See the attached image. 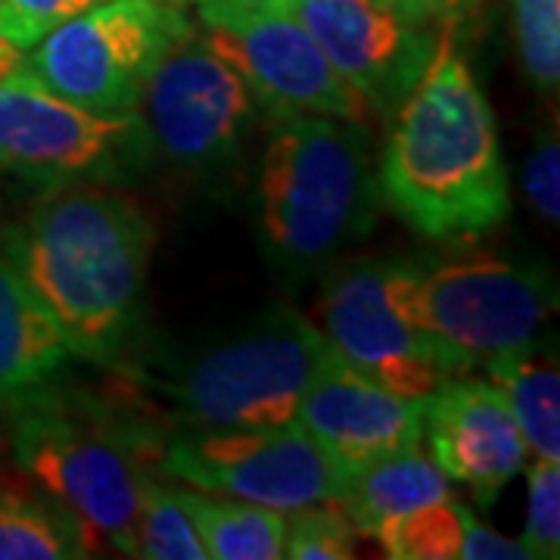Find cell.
I'll return each instance as SVG.
<instances>
[{
	"label": "cell",
	"mask_w": 560,
	"mask_h": 560,
	"mask_svg": "<svg viewBox=\"0 0 560 560\" xmlns=\"http://www.w3.org/2000/svg\"><path fill=\"white\" fill-rule=\"evenodd\" d=\"M101 3L106 0H0V38L28 50L57 25L75 20Z\"/></svg>",
	"instance_id": "cell-26"
},
{
	"label": "cell",
	"mask_w": 560,
	"mask_h": 560,
	"mask_svg": "<svg viewBox=\"0 0 560 560\" xmlns=\"http://www.w3.org/2000/svg\"><path fill=\"white\" fill-rule=\"evenodd\" d=\"M377 3L389 7V10H396V13H401V16H408V7H405V0H377ZM408 20H411V16H408Z\"/></svg>",
	"instance_id": "cell-31"
},
{
	"label": "cell",
	"mask_w": 560,
	"mask_h": 560,
	"mask_svg": "<svg viewBox=\"0 0 560 560\" xmlns=\"http://www.w3.org/2000/svg\"><path fill=\"white\" fill-rule=\"evenodd\" d=\"M296 427L318 442L342 477H349L371 460L420 445L423 399L383 389L334 352L302 396Z\"/></svg>",
	"instance_id": "cell-15"
},
{
	"label": "cell",
	"mask_w": 560,
	"mask_h": 560,
	"mask_svg": "<svg viewBox=\"0 0 560 560\" xmlns=\"http://www.w3.org/2000/svg\"><path fill=\"white\" fill-rule=\"evenodd\" d=\"M190 35L180 0H106L47 32L25 66L88 109L135 113L160 62Z\"/></svg>",
	"instance_id": "cell-8"
},
{
	"label": "cell",
	"mask_w": 560,
	"mask_h": 560,
	"mask_svg": "<svg viewBox=\"0 0 560 560\" xmlns=\"http://www.w3.org/2000/svg\"><path fill=\"white\" fill-rule=\"evenodd\" d=\"M330 355L315 320L275 305L180 359L131 368V396L175 430H275L296 423Z\"/></svg>",
	"instance_id": "cell-5"
},
{
	"label": "cell",
	"mask_w": 560,
	"mask_h": 560,
	"mask_svg": "<svg viewBox=\"0 0 560 560\" xmlns=\"http://www.w3.org/2000/svg\"><path fill=\"white\" fill-rule=\"evenodd\" d=\"M408 16L433 28H452L458 32L464 22L470 20L482 7V0H405Z\"/></svg>",
	"instance_id": "cell-29"
},
{
	"label": "cell",
	"mask_w": 560,
	"mask_h": 560,
	"mask_svg": "<svg viewBox=\"0 0 560 560\" xmlns=\"http://www.w3.org/2000/svg\"><path fill=\"white\" fill-rule=\"evenodd\" d=\"M153 160L147 121L101 113L47 88L22 57L0 75V168L40 190L135 180Z\"/></svg>",
	"instance_id": "cell-6"
},
{
	"label": "cell",
	"mask_w": 560,
	"mask_h": 560,
	"mask_svg": "<svg viewBox=\"0 0 560 560\" xmlns=\"http://www.w3.org/2000/svg\"><path fill=\"white\" fill-rule=\"evenodd\" d=\"M359 529L337 501H312L287 511L283 558L349 560L359 555Z\"/></svg>",
	"instance_id": "cell-23"
},
{
	"label": "cell",
	"mask_w": 560,
	"mask_h": 560,
	"mask_svg": "<svg viewBox=\"0 0 560 560\" xmlns=\"http://www.w3.org/2000/svg\"><path fill=\"white\" fill-rule=\"evenodd\" d=\"M69 359L60 327L0 246V405L10 408L54 383Z\"/></svg>",
	"instance_id": "cell-16"
},
{
	"label": "cell",
	"mask_w": 560,
	"mask_h": 560,
	"mask_svg": "<svg viewBox=\"0 0 560 560\" xmlns=\"http://www.w3.org/2000/svg\"><path fill=\"white\" fill-rule=\"evenodd\" d=\"M165 427L135 396L103 399L50 383L10 405V448L20 470L66 501L121 555L143 482L160 474Z\"/></svg>",
	"instance_id": "cell-4"
},
{
	"label": "cell",
	"mask_w": 560,
	"mask_h": 560,
	"mask_svg": "<svg viewBox=\"0 0 560 560\" xmlns=\"http://www.w3.org/2000/svg\"><path fill=\"white\" fill-rule=\"evenodd\" d=\"M184 3V0H180ZM231 3H241V7H256V10H293L296 0H231Z\"/></svg>",
	"instance_id": "cell-30"
},
{
	"label": "cell",
	"mask_w": 560,
	"mask_h": 560,
	"mask_svg": "<svg viewBox=\"0 0 560 560\" xmlns=\"http://www.w3.org/2000/svg\"><path fill=\"white\" fill-rule=\"evenodd\" d=\"M97 545L101 536L44 486L0 477V560H81Z\"/></svg>",
	"instance_id": "cell-18"
},
{
	"label": "cell",
	"mask_w": 560,
	"mask_h": 560,
	"mask_svg": "<svg viewBox=\"0 0 560 560\" xmlns=\"http://www.w3.org/2000/svg\"><path fill=\"white\" fill-rule=\"evenodd\" d=\"M128 558L209 560L194 514L180 495V482L172 486L162 480V474H153L143 482Z\"/></svg>",
	"instance_id": "cell-21"
},
{
	"label": "cell",
	"mask_w": 560,
	"mask_h": 560,
	"mask_svg": "<svg viewBox=\"0 0 560 560\" xmlns=\"http://www.w3.org/2000/svg\"><path fill=\"white\" fill-rule=\"evenodd\" d=\"M256 200V234L271 271L293 287L324 278L377 221L368 128L327 116L271 121Z\"/></svg>",
	"instance_id": "cell-3"
},
{
	"label": "cell",
	"mask_w": 560,
	"mask_h": 560,
	"mask_svg": "<svg viewBox=\"0 0 560 560\" xmlns=\"http://www.w3.org/2000/svg\"><path fill=\"white\" fill-rule=\"evenodd\" d=\"M523 433L536 460H560V371L555 352L541 340L514 352H501L480 364Z\"/></svg>",
	"instance_id": "cell-19"
},
{
	"label": "cell",
	"mask_w": 560,
	"mask_h": 560,
	"mask_svg": "<svg viewBox=\"0 0 560 560\" xmlns=\"http://www.w3.org/2000/svg\"><path fill=\"white\" fill-rule=\"evenodd\" d=\"M377 190L415 234L470 241L511 215L495 113L474 69L442 28L427 72L389 119Z\"/></svg>",
	"instance_id": "cell-2"
},
{
	"label": "cell",
	"mask_w": 560,
	"mask_h": 560,
	"mask_svg": "<svg viewBox=\"0 0 560 560\" xmlns=\"http://www.w3.org/2000/svg\"><path fill=\"white\" fill-rule=\"evenodd\" d=\"M290 13L377 119H393L440 47V28L377 0H296Z\"/></svg>",
	"instance_id": "cell-13"
},
{
	"label": "cell",
	"mask_w": 560,
	"mask_h": 560,
	"mask_svg": "<svg viewBox=\"0 0 560 560\" xmlns=\"http://www.w3.org/2000/svg\"><path fill=\"white\" fill-rule=\"evenodd\" d=\"M423 436L430 458L452 482L470 489L489 511L529 460L523 433L495 383L458 374L423 399Z\"/></svg>",
	"instance_id": "cell-14"
},
{
	"label": "cell",
	"mask_w": 560,
	"mask_h": 560,
	"mask_svg": "<svg viewBox=\"0 0 560 560\" xmlns=\"http://www.w3.org/2000/svg\"><path fill=\"white\" fill-rule=\"evenodd\" d=\"M523 194L529 209L539 215L545 224H558L560 221V143L555 128L541 131L536 147L529 150V156L523 162L521 172Z\"/></svg>",
	"instance_id": "cell-27"
},
{
	"label": "cell",
	"mask_w": 560,
	"mask_h": 560,
	"mask_svg": "<svg viewBox=\"0 0 560 560\" xmlns=\"http://www.w3.org/2000/svg\"><path fill=\"white\" fill-rule=\"evenodd\" d=\"M423 327L458 374L541 340L558 308L551 271L533 261L464 256L418 268Z\"/></svg>",
	"instance_id": "cell-10"
},
{
	"label": "cell",
	"mask_w": 560,
	"mask_h": 560,
	"mask_svg": "<svg viewBox=\"0 0 560 560\" xmlns=\"http://www.w3.org/2000/svg\"><path fill=\"white\" fill-rule=\"evenodd\" d=\"M514 35L526 79L541 94H558L560 0H514Z\"/></svg>",
	"instance_id": "cell-24"
},
{
	"label": "cell",
	"mask_w": 560,
	"mask_h": 560,
	"mask_svg": "<svg viewBox=\"0 0 560 560\" xmlns=\"http://www.w3.org/2000/svg\"><path fill=\"white\" fill-rule=\"evenodd\" d=\"M160 474L283 514L312 501H334L342 486L340 467L296 423L275 430H175L162 445Z\"/></svg>",
	"instance_id": "cell-12"
},
{
	"label": "cell",
	"mask_w": 560,
	"mask_h": 560,
	"mask_svg": "<svg viewBox=\"0 0 560 560\" xmlns=\"http://www.w3.org/2000/svg\"><path fill=\"white\" fill-rule=\"evenodd\" d=\"M418 268L401 259L337 261L312 318L349 368L405 399H427L458 377L420 318Z\"/></svg>",
	"instance_id": "cell-7"
},
{
	"label": "cell",
	"mask_w": 560,
	"mask_h": 560,
	"mask_svg": "<svg viewBox=\"0 0 560 560\" xmlns=\"http://www.w3.org/2000/svg\"><path fill=\"white\" fill-rule=\"evenodd\" d=\"M467 504L440 499L389 521L374 541L393 560H458Z\"/></svg>",
	"instance_id": "cell-22"
},
{
	"label": "cell",
	"mask_w": 560,
	"mask_h": 560,
	"mask_svg": "<svg viewBox=\"0 0 560 560\" xmlns=\"http://www.w3.org/2000/svg\"><path fill=\"white\" fill-rule=\"evenodd\" d=\"M140 116L153 153L197 178L228 172L261 119L241 75L197 32L147 81Z\"/></svg>",
	"instance_id": "cell-11"
},
{
	"label": "cell",
	"mask_w": 560,
	"mask_h": 560,
	"mask_svg": "<svg viewBox=\"0 0 560 560\" xmlns=\"http://www.w3.org/2000/svg\"><path fill=\"white\" fill-rule=\"evenodd\" d=\"M521 541L533 560L560 555V460H526V529Z\"/></svg>",
	"instance_id": "cell-25"
},
{
	"label": "cell",
	"mask_w": 560,
	"mask_h": 560,
	"mask_svg": "<svg viewBox=\"0 0 560 560\" xmlns=\"http://www.w3.org/2000/svg\"><path fill=\"white\" fill-rule=\"evenodd\" d=\"M460 558L464 560H533L521 539H508L492 526L474 517L467 511L464 517V539H460Z\"/></svg>",
	"instance_id": "cell-28"
},
{
	"label": "cell",
	"mask_w": 560,
	"mask_h": 560,
	"mask_svg": "<svg viewBox=\"0 0 560 560\" xmlns=\"http://www.w3.org/2000/svg\"><path fill=\"white\" fill-rule=\"evenodd\" d=\"M440 499H455L452 480L436 467L430 452L411 445L342 477L334 501L346 511L359 536L374 539L389 521Z\"/></svg>",
	"instance_id": "cell-17"
},
{
	"label": "cell",
	"mask_w": 560,
	"mask_h": 560,
	"mask_svg": "<svg viewBox=\"0 0 560 560\" xmlns=\"http://www.w3.org/2000/svg\"><path fill=\"white\" fill-rule=\"evenodd\" d=\"M3 249L75 359L103 368L125 359L156 249L143 202L106 184L47 190Z\"/></svg>",
	"instance_id": "cell-1"
},
{
	"label": "cell",
	"mask_w": 560,
	"mask_h": 560,
	"mask_svg": "<svg viewBox=\"0 0 560 560\" xmlns=\"http://www.w3.org/2000/svg\"><path fill=\"white\" fill-rule=\"evenodd\" d=\"M209 560H280L287 514L256 501L212 495L180 486Z\"/></svg>",
	"instance_id": "cell-20"
},
{
	"label": "cell",
	"mask_w": 560,
	"mask_h": 560,
	"mask_svg": "<svg viewBox=\"0 0 560 560\" xmlns=\"http://www.w3.org/2000/svg\"><path fill=\"white\" fill-rule=\"evenodd\" d=\"M190 3L200 13L202 40L241 75L261 119L327 116L361 128L381 121L290 10H256L231 0Z\"/></svg>",
	"instance_id": "cell-9"
}]
</instances>
